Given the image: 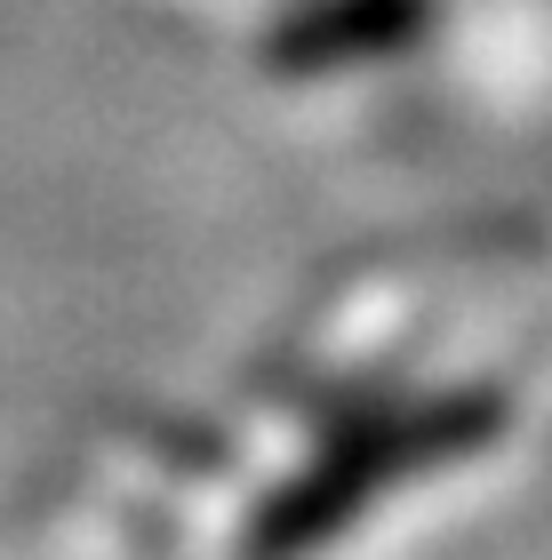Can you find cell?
I'll return each instance as SVG.
<instances>
[{
  "label": "cell",
  "instance_id": "6da1fadb",
  "mask_svg": "<svg viewBox=\"0 0 552 560\" xmlns=\"http://www.w3.org/2000/svg\"><path fill=\"white\" fill-rule=\"evenodd\" d=\"M424 0H329V9H313L296 33L272 40V57L289 65H329V57H353V48H385L400 33H416Z\"/></svg>",
  "mask_w": 552,
  "mask_h": 560
}]
</instances>
